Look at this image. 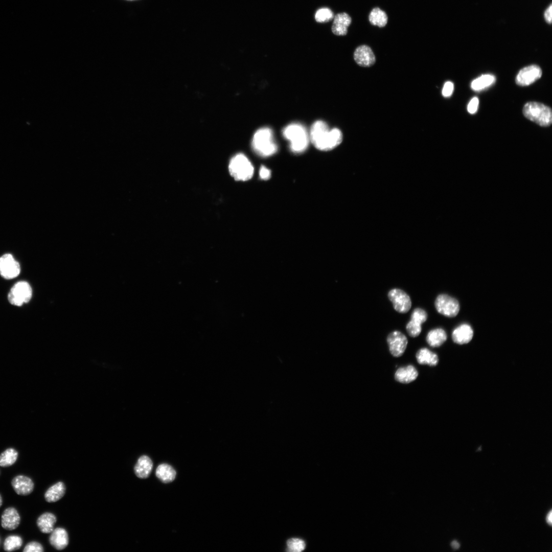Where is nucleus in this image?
<instances>
[{"label": "nucleus", "mask_w": 552, "mask_h": 552, "mask_svg": "<svg viewBox=\"0 0 552 552\" xmlns=\"http://www.w3.org/2000/svg\"><path fill=\"white\" fill-rule=\"evenodd\" d=\"M309 138L312 144L321 151H329L337 147L342 142L343 135L338 128L329 129L328 124L322 120L314 122L310 128Z\"/></svg>", "instance_id": "f257e3e1"}, {"label": "nucleus", "mask_w": 552, "mask_h": 552, "mask_svg": "<svg viewBox=\"0 0 552 552\" xmlns=\"http://www.w3.org/2000/svg\"><path fill=\"white\" fill-rule=\"evenodd\" d=\"M282 134L289 142L290 150L293 153H302L308 147L309 134L305 127L300 123L288 124L283 128Z\"/></svg>", "instance_id": "f03ea898"}, {"label": "nucleus", "mask_w": 552, "mask_h": 552, "mask_svg": "<svg viewBox=\"0 0 552 552\" xmlns=\"http://www.w3.org/2000/svg\"><path fill=\"white\" fill-rule=\"evenodd\" d=\"M251 145L254 151L263 157L271 156L278 150L272 130L267 127L261 128L255 132Z\"/></svg>", "instance_id": "7ed1b4c3"}, {"label": "nucleus", "mask_w": 552, "mask_h": 552, "mask_svg": "<svg viewBox=\"0 0 552 552\" xmlns=\"http://www.w3.org/2000/svg\"><path fill=\"white\" fill-rule=\"evenodd\" d=\"M523 114L527 119L542 127L549 126L552 123L551 108L541 103H526L523 108Z\"/></svg>", "instance_id": "20e7f679"}, {"label": "nucleus", "mask_w": 552, "mask_h": 552, "mask_svg": "<svg viewBox=\"0 0 552 552\" xmlns=\"http://www.w3.org/2000/svg\"><path fill=\"white\" fill-rule=\"evenodd\" d=\"M229 171L235 179L245 181L252 177L254 168L244 154L239 153L231 159L229 164Z\"/></svg>", "instance_id": "39448f33"}, {"label": "nucleus", "mask_w": 552, "mask_h": 552, "mask_svg": "<svg viewBox=\"0 0 552 552\" xmlns=\"http://www.w3.org/2000/svg\"><path fill=\"white\" fill-rule=\"evenodd\" d=\"M32 290L30 284L25 281L16 283L8 293L9 302L14 306H21L31 300Z\"/></svg>", "instance_id": "423d86ee"}, {"label": "nucleus", "mask_w": 552, "mask_h": 552, "mask_svg": "<svg viewBox=\"0 0 552 552\" xmlns=\"http://www.w3.org/2000/svg\"><path fill=\"white\" fill-rule=\"evenodd\" d=\"M434 305L439 313L449 317L455 316L459 310L458 301L445 294H440L437 296Z\"/></svg>", "instance_id": "0eeeda50"}, {"label": "nucleus", "mask_w": 552, "mask_h": 552, "mask_svg": "<svg viewBox=\"0 0 552 552\" xmlns=\"http://www.w3.org/2000/svg\"><path fill=\"white\" fill-rule=\"evenodd\" d=\"M388 297L395 310L399 313H406L411 307L410 297L401 289L394 288L390 290L388 293Z\"/></svg>", "instance_id": "6e6552de"}, {"label": "nucleus", "mask_w": 552, "mask_h": 552, "mask_svg": "<svg viewBox=\"0 0 552 552\" xmlns=\"http://www.w3.org/2000/svg\"><path fill=\"white\" fill-rule=\"evenodd\" d=\"M20 271L19 264L12 255L7 254L0 257V274L2 277L13 279L19 275Z\"/></svg>", "instance_id": "1a4fd4ad"}, {"label": "nucleus", "mask_w": 552, "mask_h": 552, "mask_svg": "<svg viewBox=\"0 0 552 552\" xmlns=\"http://www.w3.org/2000/svg\"><path fill=\"white\" fill-rule=\"evenodd\" d=\"M542 70L537 65L526 66L518 72L516 76V83L520 86H527L541 78Z\"/></svg>", "instance_id": "9d476101"}, {"label": "nucleus", "mask_w": 552, "mask_h": 552, "mask_svg": "<svg viewBox=\"0 0 552 552\" xmlns=\"http://www.w3.org/2000/svg\"><path fill=\"white\" fill-rule=\"evenodd\" d=\"M387 341L391 354L396 357L404 353L408 343L407 337L401 332L395 331L387 336Z\"/></svg>", "instance_id": "9b49d317"}, {"label": "nucleus", "mask_w": 552, "mask_h": 552, "mask_svg": "<svg viewBox=\"0 0 552 552\" xmlns=\"http://www.w3.org/2000/svg\"><path fill=\"white\" fill-rule=\"evenodd\" d=\"M427 314L423 309L417 308L411 314L410 320L406 326V331L409 335L416 337L419 335L422 331V324L426 321Z\"/></svg>", "instance_id": "f8f14e48"}, {"label": "nucleus", "mask_w": 552, "mask_h": 552, "mask_svg": "<svg viewBox=\"0 0 552 552\" xmlns=\"http://www.w3.org/2000/svg\"><path fill=\"white\" fill-rule=\"evenodd\" d=\"M353 57L356 63L361 66H371L376 61L375 55L372 49L365 44L357 47L355 50Z\"/></svg>", "instance_id": "ddd939ff"}, {"label": "nucleus", "mask_w": 552, "mask_h": 552, "mask_svg": "<svg viewBox=\"0 0 552 552\" xmlns=\"http://www.w3.org/2000/svg\"><path fill=\"white\" fill-rule=\"evenodd\" d=\"M11 486L16 493L22 496L30 494L34 488V484L32 479L24 475H18L13 477L11 480Z\"/></svg>", "instance_id": "4468645a"}, {"label": "nucleus", "mask_w": 552, "mask_h": 552, "mask_svg": "<svg viewBox=\"0 0 552 552\" xmlns=\"http://www.w3.org/2000/svg\"><path fill=\"white\" fill-rule=\"evenodd\" d=\"M20 522V516L17 510L14 507H8L3 512L1 516V525L6 530L16 529Z\"/></svg>", "instance_id": "2eb2a0df"}, {"label": "nucleus", "mask_w": 552, "mask_h": 552, "mask_svg": "<svg viewBox=\"0 0 552 552\" xmlns=\"http://www.w3.org/2000/svg\"><path fill=\"white\" fill-rule=\"evenodd\" d=\"M352 20L351 17L347 13L341 12L336 14L332 26L333 33L337 36L346 35Z\"/></svg>", "instance_id": "dca6fc26"}, {"label": "nucleus", "mask_w": 552, "mask_h": 552, "mask_svg": "<svg viewBox=\"0 0 552 552\" xmlns=\"http://www.w3.org/2000/svg\"><path fill=\"white\" fill-rule=\"evenodd\" d=\"M473 336V329L470 325L466 324H462L457 327L452 333L453 341L459 344L469 342Z\"/></svg>", "instance_id": "f3484780"}, {"label": "nucleus", "mask_w": 552, "mask_h": 552, "mask_svg": "<svg viewBox=\"0 0 552 552\" xmlns=\"http://www.w3.org/2000/svg\"><path fill=\"white\" fill-rule=\"evenodd\" d=\"M49 542L57 550L65 548L68 544V536L66 531L62 527H57L50 533Z\"/></svg>", "instance_id": "a211bd4d"}, {"label": "nucleus", "mask_w": 552, "mask_h": 552, "mask_svg": "<svg viewBox=\"0 0 552 552\" xmlns=\"http://www.w3.org/2000/svg\"><path fill=\"white\" fill-rule=\"evenodd\" d=\"M367 19L372 26L380 28L385 27L388 21L387 14L379 7H374L371 9L369 13Z\"/></svg>", "instance_id": "6ab92c4d"}, {"label": "nucleus", "mask_w": 552, "mask_h": 552, "mask_svg": "<svg viewBox=\"0 0 552 552\" xmlns=\"http://www.w3.org/2000/svg\"><path fill=\"white\" fill-rule=\"evenodd\" d=\"M153 468L151 458L147 455H142L137 459L134 471L136 476L140 478H146L150 474Z\"/></svg>", "instance_id": "aec40b11"}, {"label": "nucleus", "mask_w": 552, "mask_h": 552, "mask_svg": "<svg viewBox=\"0 0 552 552\" xmlns=\"http://www.w3.org/2000/svg\"><path fill=\"white\" fill-rule=\"evenodd\" d=\"M418 372L411 365L399 368L395 374L396 381L402 383H409L417 379Z\"/></svg>", "instance_id": "412c9836"}, {"label": "nucleus", "mask_w": 552, "mask_h": 552, "mask_svg": "<svg viewBox=\"0 0 552 552\" xmlns=\"http://www.w3.org/2000/svg\"><path fill=\"white\" fill-rule=\"evenodd\" d=\"M57 518L54 514L45 512L40 515L37 519L36 524L41 532L49 534L54 530Z\"/></svg>", "instance_id": "4be33fe9"}, {"label": "nucleus", "mask_w": 552, "mask_h": 552, "mask_svg": "<svg viewBox=\"0 0 552 552\" xmlns=\"http://www.w3.org/2000/svg\"><path fill=\"white\" fill-rule=\"evenodd\" d=\"M65 487L63 482H58L51 486L44 493L45 500L48 502H54L60 499L64 495Z\"/></svg>", "instance_id": "5701e85b"}, {"label": "nucleus", "mask_w": 552, "mask_h": 552, "mask_svg": "<svg viewBox=\"0 0 552 552\" xmlns=\"http://www.w3.org/2000/svg\"><path fill=\"white\" fill-rule=\"evenodd\" d=\"M418 362L420 364H427L429 366H435L439 362L438 355L429 350L423 348L420 349L416 355Z\"/></svg>", "instance_id": "b1692460"}, {"label": "nucleus", "mask_w": 552, "mask_h": 552, "mask_svg": "<svg viewBox=\"0 0 552 552\" xmlns=\"http://www.w3.org/2000/svg\"><path fill=\"white\" fill-rule=\"evenodd\" d=\"M155 474L163 482L169 483L174 480L176 473L171 466L167 464H162L157 467Z\"/></svg>", "instance_id": "393cba45"}, {"label": "nucleus", "mask_w": 552, "mask_h": 552, "mask_svg": "<svg viewBox=\"0 0 552 552\" xmlns=\"http://www.w3.org/2000/svg\"><path fill=\"white\" fill-rule=\"evenodd\" d=\"M447 339V334L442 328H436L430 330L427 334L426 340L428 344L432 347L441 346Z\"/></svg>", "instance_id": "a878e982"}, {"label": "nucleus", "mask_w": 552, "mask_h": 552, "mask_svg": "<svg viewBox=\"0 0 552 552\" xmlns=\"http://www.w3.org/2000/svg\"><path fill=\"white\" fill-rule=\"evenodd\" d=\"M18 453L12 448L6 449L0 454V466L8 467L13 465L17 461Z\"/></svg>", "instance_id": "bb28decb"}, {"label": "nucleus", "mask_w": 552, "mask_h": 552, "mask_svg": "<svg viewBox=\"0 0 552 552\" xmlns=\"http://www.w3.org/2000/svg\"><path fill=\"white\" fill-rule=\"evenodd\" d=\"M495 81L494 76L490 74L483 75L472 82L471 87L475 91L480 90L490 86Z\"/></svg>", "instance_id": "cd10ccee"}, {"label": "nucleus", "mask_w": 552, "mask_h": 552, "mask_svg": "<svg viewBox=\"0 0 552 552\" xmlns=\"http://www.w3.org/2000/svg\"><path fill=\"white\" fill-rule=\"evenodd\" d=\"M22 538L16 535H12L7 537L3 544L4 549L6 551H13L19 549L22 546Z\"/></svg>", "instance_id": "c85d7f7f"}, {"label": "nucleus", "mask_w": 552, "mask_h": 552, "mask_svg": "<svg viewBox=\"0 0 552 552\" xmlns=\"http://www.w3.org/2000/svg\"><path fill=\"white\" fill-rule=\"evenodd\" d=\"M334 14L332 10L328 8L319 9L315 13V19L318 22H326L332 20L334 18Z\"/></svg>", "instance_id": "c756f323"}, {"label": "nucleus", "mask_w": 552, "mask_h": 552, "mask_svg": "<svg viewBox=\"0 0 552 552\" xmlns=\"http://www.w3.org/2000/svg\"><path fill=\"white\" fill-rule=\"evenodd\" d=\"M287 548L289 551L293 552H300L303 550L306 546L305 542L298 538H291L287 542Z\"/></svg>", "instance_id": "7c9ffc66"}, {"label": "nucleus", "mask_w": 552, "mask_h": 552, "mask_svg": "<svg viewBox=\"0 0 552 552\" xmlns=\"http://www.w3.org/2000/svg\"><path fill=\"white\" fill-rule=\"evenodd\" d=\"M43 547L41 543L32 541L28 543L23 549L24 552H43Z\"/></svg>", "instance_id": "2f4dec72"}, {"label": "nucleus", "mask_w": 552, "mask_h": 552, "mask_svg": "<svg viewBox=\"0 0 552 552\" xmlns=\"http://www.w3.org/2000/svg\"><path fill=\"white\" fill-rule=\"evenodd\" d=\"M453 83L451 81H447L444 85L442 92V95L444 97H450L453 93Z\"/></svg>", "instance_id": "473e14b6"}, {"label": "nucleus", "mask_w": 552, "mask_h": 552, "mask_svg": "<svg viewBox=\"0 0 552 552\" xmlns=\"http://www.w3.org/2000/svg\"><path fill=\"white\" fill-rule=\"evenodd\" d=\"M479 104V100L477 97H473L469 102L467 110L471 114L475 113L477 110L478 106Z\"/></svg>", "instance_id": "72a5a7b5"}, {"label": "nucleus", "mask_w": 552, "mask_h": 552, "mask_svg": "<svg viewBox=\"0 0 552 552\" xmlns=\"http://www.w3.org/2000/svg\"><path fill=\"white\" fill-rule=\"evenodd\" d=\"M259 175L261 179L267 180L271 176V172L270 170L266 167L262 166L260 168Z\"/></svg>", "instance_id": "f704fd0d"}, {"label": "nucleus", "mask_w": 552, "mask_h": 552, "mask_svg": "<svg viewBox=\"0 0 552 552\" xmlns=\"http://www.w3.org/2000/svg\"><path fill=\"white\" fill-rule=\"evenodd\" d=\"M552 16V7L550 4L549 6L546 9L544 12V18L545 20L549 24L551 22Z\"/></svg>", "instance_id": "c9c22d12"}, {"label": "nucleus", "mask_w": 552, "mask_h": 552, "mask_svg": "<svg viewBox=\"0 0 552 552\" xmlns=\"http://www.w3.org/2000/svg\"><path fill=\"white\" fill-rule=\"evenodd\" d=\"M546 521L547 523L549 525H551V524H552V512H551V510H550L549 512V513L547 514V515L546 516Z\"/></svg>", "instance_id": "e433bc0d"}, {"label": "nucleus", "mask_w": 552, "mask_h": 552, "mask_svg": "<svg viewBox=\"0 0 552 552\" xmlns=\"http://www.w3.org/2000/svg\"><path fill=\"white\" fill-rule=\"evenodd\" d=\"M451 546L454 549H457L459 548L460 545L457 541L454 540L451 543Z\"/></svg>", "instance_id": "4c0bfd02"}, {"label": "nucleus", "mask_w": 552, "mask_h": 552, "mask_svg": "<svg viewBox=\"0 0 552 552\" xmlns=\"http://www.w3.org/2000/svg\"><path fill=\"white\" fill-rule=\"evenodd\" d=\"M2 504H3V498H2V497L1 495L0 494V507L2 505Z\"/></svg>", "instance_id": "58836bf2"}, {"label": "nucleus", "mask_w": 552, "mask_h": 552, "mask_svg": "<svg viewBox=\"0 0 552 552\" xmlns=\"http://www.w3.org/2000/svg\"><path fill=\"white\" fill-rule=\"evenodd\" d=\"M127 1H134V0H127Z\"/></svg>", "instance_id": "ea45409f"}, {"label": "nucleus", "mask_w": 552, "mask_h": 552, "mask_svg": "<svg viewBox=\"0 0 552 552\" xmlns=\"http://www.w3.org/2000/svg\"><path fill=\"white\" fill-rule=\"evenodd\" d=\"M0 542H1V540H0Z\"/></svg>", "instance_id": "a19ab883"}]
</instances>
